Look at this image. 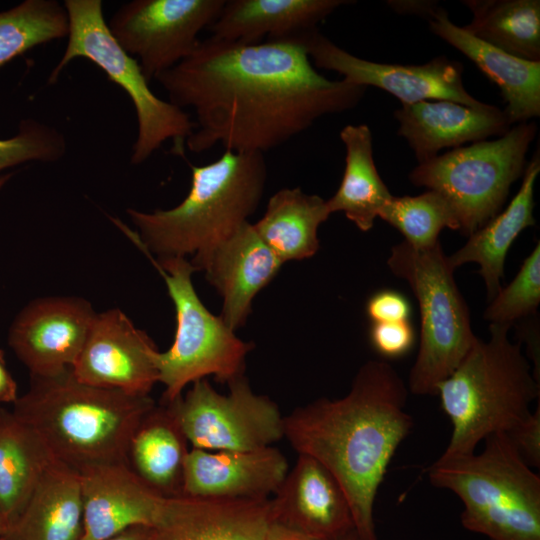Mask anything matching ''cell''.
Returning a JSON list of instances; mask_svg holds the SVG:
<instances>
[{
  "label": "cell",
  "instance_id": "cell-1",
  "mask_svg": "<svg viewBox=\"0 0 540 540\" xmlns=\"http://www.w3.org/2000/svg\"><path fill=\"white\" fill-rule=\"evenodd\" d=\"M155 80L169 102L195 114L185 146L202 153H262L310 128L320 117L353 109L366 87L329 80L309 58L302 35L259 43L209 37Z\"/></svg>",
  "mask_w": 540,
  "mask_h": 540
},
{
  "label": "cell",
  "instance_id": "cell-2",
  "mask_svg": "<svg viewBox=\"0 0 540 540\" xmlns=\"http://www.w3.org/2000/svg\"><path fill=\"white\" fill-rule=\"evenodd\" d=\"M408 394L389 363L370 360L345 396L318 398L284 416V438L292 448L320 462L341 485L358 540H378V490L414 425L405 409Z\"/></svg>",
  "mask_w": 540,
  "mask_h": 540
},
{
  "label": "cell",
  "instance_id": "cell-3",
  "mask_svg": "<svg viewBox=\"0 0 540 540\" xmlns=\"http://www.w3.org/2000/svg\"><path fill=\"white\" fill-rule=\"evenodd\" d=\"M13 406L56 460L81 472L128 464L132 435L156 402L150 395L86 384L69 368L51 376H30L29 389Z\"/></svg>",
  "mask_w": 540,
  "mask_h": 540
},
{
  "label": "cell",
  "instance_id": "cell-4",
  "mask_svg": "<svg viewBox=\"0 0 540 540\" xmlns=\"http://www.w3.org/2000/svg\"><path fill=\"white\" fill-rule=\"evenodd\" d=\"M190 167L191 186L177 206L152 212L128 209L137 231L115 221L156 259L205 254L248 221L264 193L267 167L262 153L224 150L217 160Z\"/></svg>",
  "mask_w": 540,
  "mask_h": 540
},
{
  "label": "cell",
  "instance_id": "cell-5",
  "mask_svg": "<svg viewBox=\"0 0 540 540\" xmlns=\"http://www.w3.org/2000/svg\"><path fill=\"white\" fill-rule=\"evenodd\" d=\"M511 324L490 323L489 340L476 338L457 368L437 387L452 433L441 458L475 453L485 438L507 433L530 413L540 399V381L534 376L521 343H512Z\"/></svg>",
  "mask_w": 540,
  "mask_h": 540
},
{
  "label": "cell",
  "instance_id": "cell-6",
  "mask_svg": "<svg viewBox=\"0 0 540 540\" xmlns=\"http://www.w3.org/2000/svg\"><path fill=\"white\" fill-rule=\"evenodd\" d=\"M427 472L433 486L460 498L465 529L490 540H540V477L506 433L485 438L479 454L439 457Z\"/></svg>",
  "mask_w": 540,
  "mask_h": 540
},
{
  "label": "cell",
  "instance_id": "cell-7",
  "mask_svg": "<svg viewBox=\"0 0 540 540\" xmlns=\"http://www.w3.org/2000/svg\"><path fill=\"white\" fill-rule=\"evenodd\" d=\"M387 265L409 284L419 305L420 343L408 390L436 396L438 385L457 368L477 338L454 279L455 270L440 242L421 249L402 241L391 248Z\"/></svg>",
  "mask_w": 540,
  "mask_h": 540
},
{
  "label": "cell",
  "instance_id": "cell-8",
  "mask_svg": "<svg viewBox=\"0 0 540 540\" xmlns=\"http://www.w3.org/2000/svg\"><path fill=\"white\" fill-rule=\"evenodd\" d=\"M68 44L49 76L56 82L61 71L73 59H88L130 97L137 116L138 132L132 148L131 163L146 161L168 140L174 151L183 154L186 140L195 128L194 120L183 109L157 97L137 61L115 40L103 15L101 0H66Z\"/></svg>",
  "mask_w": 540,
  "mask_h": 540
},
{
  "label": "cell",
  "instance_id": "cell-9",
  "mask_svg": "<svg viewBox=\"0 0 540 540\" xmlns=\"http://www.w3.org/2000/svg\"><path fill=\"white\" fill-rule=\"evenodd\" d=\"M146 255L164 279L176 313L174 341L156 356L159 383L165 388L162 403L173 401L187 385L208 376L228 384L244 375L254 344L240 339L202 303L192 282L196 270L190 260Z\"/></svg>",
  "mask_w": 540,
  "mask_h": 540
},
{
  "label": "cell",
  "instance_id": "cell-10",
  "mask_svg": "<svg viewBox=\"0 0 540 540\" xmlns=\"http://www.w3.org/2000/svg\"><path fill=\"white\" fill-rule=\"evenodd\" d=\"M536 133L534 122L518 123L496 140L460 146L418 163L409 180L441 194L459 231L469 236L501 210L511 185L524 174Z\"/></svg>",
  "mask_w": 540,
  "mask_h": 540
},
{
  "label": "cell",
  "instance_id": "cell-11",
  "mask_svg": "<svg viewBox=\"0 0 540 540\" xmlns=\"http://www.w3.org/2000/svg\"><path fill=\"white\" fill-rule=\"evenodd\" d=\"M220 394L200 379L166 405L191 448L203 450H255L284 438V416L278 405L256 394L242 375Z\"/></svg>",
  "mask_w": 540,
  "mask_h": 540
},
{
  "label": "cell",
  "instance_id": "cell-12",
  "mask_svg": "<svg viewBox=\"0 0 540 540\" xmlns=\"http://www.w3.org/2000/svg\"><path fill=\"white\" fill-rule=\"evenodd\" d=\"M225 0H133L111 17L109 30L136 56L150 81L187 58L198 35L218 18Z\"/></svg>",
  "mask_w": 540,
  "mask_h": 540
},
{
  "label": "cell",
  "instance_id": "cell-13",
  "mask_svg": "<svg viewBox=\"0 0 540 540\" xmlns=\"http://www.w3.org/2000/svg\"><path fill=\"white\" fill-rule=\"evenodd\" d=\"M302 40L315 67L337 72L355 85L380 88L401 104L429 100H450L470 107L486 104L464 88L462 64L445 56L421 65L378 63L349 53L317 29L303 34Z\"/></svg>",
  "mask_w": 540,
  "mask_h": 540
},
{
  "label": "cell",
  "instance_id": "cell-14",
  "mask_svg": "<svg viewBox=\"0 0 540 540\" xmlns=\"http://www.w3.org/2000/svg\"><path fill=\"white\" fill-rule=\"evenodd\" d=\"M158 352L148 334L124 312L109 309L96 313L71 370L86 384L147 396L159 382Z\"/></svg>",
  "mask_w": 540,
  "mask_h": 540
},
{
  "label": "cell",
  "instance_id": "cell-15",
  "mask_svg": "<svg viewBox=\"0 0 540 540\" xmlns=\"http://www.w3.org/2000/svg\"><path fill=\"white\" fill-rule=\"evenodd\" d=\"M96 312L78 297L31 301L12 321L8 345L30 376H51L72 368Z\"/></svg>",
  "mask_w": 540,
  "mask_h": 540
},
{
  "label": "cell",
  "instance_id": "cell-16",
  "mask_svg": "<svg viewBox=\"0 0 540 540\" xmlns=\"http://www.w3.org/2000/svg\"><path fill=\"white\" fill-rule=\"evenodd\" d=\"M190 262L196 271L205 272L206 280L221 296L220 317L234 331L245 325L253 299L274 279L283 264L249 221Z\"/></svg>",
  "mask_w": 540,
  "mask_h": 540
},
{
  "label": "cell",
  "instance_id": "cell-17",
  "mask_svg": "<svg viewBox=\"0 0 540 540\" xmlns=\"http://www.w3.org/2000/svg\"><path fill=\"white\" fill-rule=\"evenodd\" d=\"M273 523L316 540H338L355 530L348 499L336 478L314 458L298 454L270 497Z\"/></svg>",
  "mask_w": 540,
  "mask_h": 540
},
{
  "label": "cell",
  "instance_id": "cell-18",
  "mask_svg": "<svg viewBox=\"0 0 540 540\" xmlns=\"http://www.w3.org/2000/svg\"><path fill=\"white\" fill-rule=\"evenodd\" d=\"M80 476L81 540H105L137 526L155 528L160 522L168 497L150 488L129 464L97 465Z\"/></svg>",
  "mask_w": 540,
  "mask_h": 540
},
{
  "label": "cell",
  "instance_id": "cell-19",
  "mask_svg": "<svg viewBox=\"0 0 540 540\" xmlns=\"http://www.w3.org/2000/svg\"><path fill=\"white\" fill-rule=\"evenodd\" d=\"M288 470L286 457L273 446L218 451L190 448L185 459L182 495L269 499Z\"/></svg>",
  "mask_w": 540,
  "mask_h": 540
},
{
  "label": "cell",
  "instance_id": "cell-20",
  "mask_svg": "<svg viewBox=\"0 0 540 540\" xmlns=\"http://www.w3.org/2000/svg\"><path fill=\"white\" fill-rule=\"evenodd\" d=\"M394 116L398 134L407 141L418 163L436 157L444 148L502 136L511 126L496 106L470 107L450 100L401 104Z\"/></svg>",
  "mask_w": 540,
  "mask_h": 540
},
{
  "label": "cell",
  "instance_id": "cell-21",
  "mask_svg": "<svg viewBox=\"0 0 540 540\" xmlns=\"http://www.w3.org/2000/svg\"><path fill=\"white\" fill-rule=\"evenodd\" d=\"M269 499L168 497L151 540H265Z\"/></svg>",
  "mask_w": 540,
  "mask_h": 540
},
{
  "label": "cell",
  "instance_id": "cell-22",
  "mask_svg": "<svg viewBox=\"0 0 540 540\" xmlns=\"http://www.w3.org/2000/svg\"><path fill=\"white\" fill-rule=\"evenodd\" d=\"M344 0H225L208 29L211 37L241 43L279 41L317 29Z\"/></svg>",
  "mask_w": 540,
  "mask_h": 540
},
{
  "label": "cell",
  "instance_id": "cell-23",
  "mask_svg": "<svg viewBox=\"0 0 540 540\" xmlns=\"http://www.w3.org/2000/svg\"><path fill=\"white\" fill-rule=\"evenodd\" d=\"M431 31L473 61L500 88L510 124L540 116V61L512 56L455 25L442 7L428 20Z\"/></svg>",
  "mask_w": 540,
  "mask_h": 540
},
{
  "label": "cell",
  "instance_id": "cell-24",
  "mask_svg": "<svg viewBox=\"0 0 540 540\" xmlns=\"http://www.w3.org/2000/svg\"><path fill=\"white\" fill-rule=\"evenodd\" d=\"M539 172L540 156L537 149L526 165L520 189L506 209L469 235L467 242L448 256L454 270L467 263L480 266L479 274L485 283L488 302L502 288L500 280L504 276L509 248L525 228L535 225L534 186Z\"/></svg>",
  "mask_w": 540,
  "mask_h": 540
},
{
  "label": "cell",
  "instance_id": "cell-25",
  "mask_svg": "<svg viewBox=\"0 0 540 540\" xmlns=\"http://www.w3.org/2000/svg\"><path fill=\"white\" fill-rule=\"evenodd\" d=\"M82 534L80 472L55 459L12 524L6 540H81Z\"/></svg>",
  "mask_w": 540,
  "mask_h": 540
},
{
  "label": "cell",
  "instance_id": "cell-26",
  "mask_svg": "<svg viewBox=\"0 0 540 540\" xmlns=\"http://www.w3.org/2000/svg\"><path fill=\"white\" fill-rule=\"evenodd\" d=\"M188 445L166 405H156L132 435L128 464L157 493L165 497L180 496Z\"/></svg>",
  "mask_w": 540,
  "mask_h": 540
},
{
  "label": "cell",
  "instance_id": "cell-27",
  "mask_svg": "<svg viewBox=\"0 0 540 540\" xmlns=\"http://www.w3.org/2000/svg\"><path fill=\"white\" fill-rule=\"evenodd\" d=\"M331 212L327 201L300 188H283L268 200L253 224L262 241L284 263L312 257L319 249L318 229Z\"/></svg>",
  "mask_w": 540,
  "mask_h": 540
},
{
  "label": "cell",
  "instance_id": "cell-28",
  "mask_svg": "<svg viewBox=\"0 0 540 540\" xmlns=\"http://www.w3.org/2000/svg\"><path fill=\"white\" fill-rule=\"evenodd\" d=\"M345 168L335 194L327 201L329 211L342 212L363 232L372 229L381 209L392 198L373 158L372 134L366 124L346 125L340 132Z\"/></svg>",
  "mask_w": 540,
  "mask_h": 540
},
{
  "label": "cell",
  "instance_id": "cell-29",
  "mask_svg": "<svg viewBox=\"0 0 540 540\" xmlns=\"http://www.w3.org/2000/svg\"><path fill=\"white\" fill-rule=\"evenodd\" d=\"M54 460L28 424L0 408V507L11 526Z\"/></svg>",
  "mask_w": 540,
  "mask_h": 540
},
{
  "label": "cell",
  "instance_id": "cell-30",
  "mask_svg": "<svg viewBox=\"0 0 540 540\" xmlns=\"http://www.w3.org/2000/svg\"><path fill=\"white\" fill-rule=\"evenodd\" d=\"M472 20L462 28L512 56L540 61L539 0H464Z\"/></svg>",
  "mask_w": 540,
  "mask_h": 540
},
{
  "label": "cell",
  "instance_id": "cell-31",
  "mask_svg": "<svg viewBox=\"0 0 540 540\" xmlns=\"http://www.w3.org/2000/svg\"><path fill=\"white\" fill-rule=\"evenodd\" d=\"M64 4L25 0L0 12V68L35 46L68 35Z\"/></svg>",
  "mask_w": 540,
  "mask_h": 540
},
{
  "label": "cell",
  "instance_id": "cell-32",
  "mask_svg": "<svg viewBox=\"0 0 540 540\" xmlns=\"http://www.w3.org/2000/svg\"><path fill=\"white\" fill-rule=\"evenodd\" d=\"M379 218L396 228L404 241L416 248H430L439 241L444 228L459 231L454 212L445 198L427 190L416 196H392Z\"/></svg>",
  "mask_w": 540,
  "mask_h": 540
},
{
  "label": "cell",
  "instance_id": "cell-33",
  "mask_svg": "<svg viewBox=\"0 0 540 540\" xmlns=\"http://www.w3.org/2000/svg\"><path fill=\"white\" fill-rule=\"evenodd\" d=\"M540 303V244L527 256L514 279L489 302L484 319L511 324L535 315Z\"/></svg>",
  "mask_w": 540,
  "mask_h": 540
},
{
  "label": "cell",
  "instance_id": "cell-34",
  "mask_svg": "<svg viewBox=\"0 0 540 540\" xmlns=\"http://www.w3.org/2000/svg\"><path fill=\"white\" fill-rule=\"evenodd\" d=\"M65 151L62 133L36 120L25 119L15 136L0 139V172L28 161L53 162Z\"/></svg>",
  "mask_w": 540,
  "mask_h": 540
},
{
  "label": "cell",
  "instance_id": "cell-35",
  "mask_svg": "<svg viewBox=\"0 0 540 540\" xmlns=\"http://www.w3.org/2000/svg\"><path fill=\"white\" fill-rule=\"evenodd\" d=\"M369 340L379 355L395 359L412 349L415 333L410 321L376 322L370 327Z\"/></svg>",
  "mask_w": 540,
  "mask_h": 540
},
{
  "label": "cell",
  "instance_id": "cell-36",
  "mask_svg": "<svg viewBox=\"0 0 540 540\" xmlns=\"http://www.w3.org/2000/svg\"><path fill=\"white\" fill-rule=\"evenodd\" d=\"M520 457L530 468L540 467V402L537 408L507 433Z\"/></svg>",
  "mask_w": 540,
  "mask_h": 540
},
{
  "label": "cell",
  "instance_id": "cell-37",
  "mask_svg": "<svg viewBox=\"0 0 540 540\" xmlns=\"http://www.w3.org/2000/svg\"><path fill=\"white\" fill-rule=\"evenodd\" d=\"M366 313L373 323L409 321L411 305L403 294L382 290L368 299Z\"/></svg>",
  "mask_w": 540,
  "mask_h": 540
},
{
  "label": "cell",
  "instance_id": "cell-38",
  "mask_svg": "<svg viewBox=\"0 0 540 540\" xmlns=\"http://www.w3.org/2000/svg\"><path fill=\"white\" fill-rule=\"evenodd\" d=\"M386 3L399 14L417 15L427 20H430L441 8L438 2L426 0H392Z\"/></svg>",
  "mask_w": 540,
  "mask_h": 540
},
{
  "label": "cell",
  "instance_id": "cell-39",
  "mask_svg": "<svg viewBox=\"0 0 540 540\" xmlns=\"http://www.w3.org/2000/svg\"><path fill=\"white\" fill-rule=\"evenodd\" d=\"M529 326H525L521 329L520 343L525 342L527 344L528 359L533 363L534 376L540 381V349H539V327L538 324L533 322L528 323Z\"/></svg>",
  "mask_w": 540,
  "mask_h": 540
},
{
  "label": "cell",
  "instance_id": "cell-40",
  "mask_svg": "<svg viewBox=\"0 0 540 540\" xmlns=\"http://www.w3.org/2000/svg\"><path fill=\"white\" fill-rule=\"evenodd\" d=\"M18 397L16 381L7 368L5 353L0 349V403L14 404Z\"/></svg>",
  "mask_w": 540,
  "mask_h": 540
},
{
  "label": "cell",
  "instance_id": "cell-41",
  "mask_svg": "<svg viewBox=\"0 0 540 540\" xmlns=\"http://www.w3.org/2000/svg\"><path fill=\"white\" fill-rule=\"evenodd\" d=\"M265 540H316L277 523H271Z\"/></svg>",
  "mask_w": 540,
  "mask_h": 540
},
{
  "label": "cell",
  "instance_id": "cell-42",
  "mask_svg": "<svg viewBox=\"0 0 540 540\" xmlns=\"http://www.w3.org/2000/svg\"><path fill=\"white\" fill-rule=\"evenodd\" d=\"M153 528L137 526L105 540H151Z\"/></svg>",
  "mask_w": 540,
  "mask_h": 540
},
{
  "label": "cell",
  "instance_id": "cell-43",
  "mask_svg": "<svg viewBox=\"0 0 540 540\" xmlns=\"http://www.w3.org/2000/svg\"><path fill=\"white\" fill-rule=\"evenodd\" d=\"M11 528V523L0 507V540L5 539Z\"/></svg>",
  "mask_w": 540,
  "mask_h": 540
},
{
  "label": "cell",
  "instance_id": "cell-44",
  "mask_svg": "<svg viewBox=\"0 0 540 540\" xmlns=\"http://www.w3.org/2000/svg\"><path fill=\"white\" fill-rule=\"evenodd\" d=\"M338 540H358V537L355 530H353Z\"/></svg>",
  "mask_w": 540,
  "mask_h": 540
},
{
  "label": "cell",
  "instance_id": "cell-45",
  "mask_svg": "<svg viewBox=\"0 0 540 540\" xmlns=\"http://www.w3.org/2000/svg\"><path fill=\"white\" fill-rule=\"evenodd\" d=\"M11 176L12 174L10 173L0 175V188L10 179Z\"/></svg>",
  "mask_w": 540,
  "mask_h": 540
},
{
  "label": "cell",
  "instance_id": "cell-46",
  "mask_svg": "<svg viewBox=\"0 0 540 540\" xmlns=\"http://www.w3.org/2000/svg\"><path fill=\"white\" fill-rule=\"evenodd\" d=\"M1 540H6V538H5V539H1Z\"/></svg>",
  "mask_w": 540,
  "mask_h": 540
}]
</instances>
